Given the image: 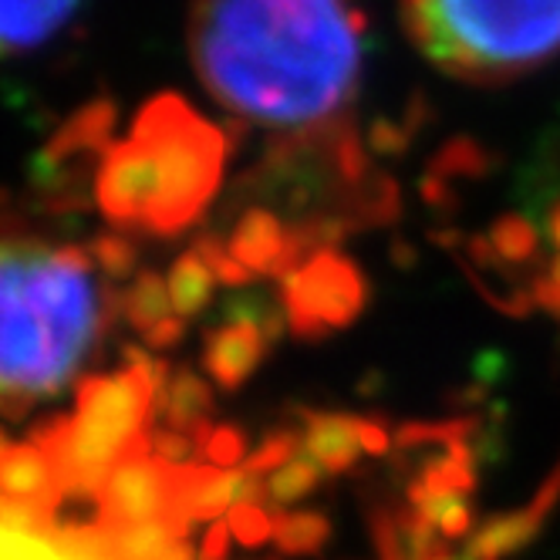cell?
I'll return each mask as SVG.
<instances>
[{
	"instance_id": "cell-3",
	"label": "cell",
	"mask_w": 560,
	"mask_h": 560,
	"mask_svg": "<svg viewBox=\"0 0 560 560\" xmlns=\"http://www.w3.org/2000/svg\"><path fill=\"white\" fill-rule=\"evenodd\" d=\"M223 139L183 98H152L126 142H115L95 176L102 213L115 226L176 233L207 207L220 183Z\"/></svg>"
},
{
	"instance_id": "cell-27",
	"label": "cell",
	"mask_w": 560,
	"mask_h": 560,
	"mask_svg": "<svg viewBox=\"0 0 560 560\" xmlns=\"http://www.w3.org/2000/svg\"><path fill=\"white\" fill-rule=\"evenodd\" d=\"M163 560H192V547H189L186 540H179V544H176Z\"/></svg>"
},
{
	"instance_id": "cell-9",
	"label": "cell",
	"mask_w": 560,
	"mask_h": 560,
	"mask_svg": "<svg viewBox=\"0 0 560 560\" xmlns=\"http://www.w3.org/2000/svg\"><path fill=\"white\" fill-rule=\"evenodd\" d=\"M82 0H0V55L48 45L74 18Z\"/></svg>"
},
{
	"instance_id": "cell-26",
	"label": "cell",
	"mask_w": 560,
	"mask_h": 560,
	"mask_svg": "<svg viewBox=\"0 0 560 560\" xmlns=\"http://www.w3.org/2000/svg\"><path fill=\"white\" fill-rule=\"evenodd\" d=\"M230 537V524H213L203 537V547H199V560H226Z\"/></svg>"
},
{
	"instance_id": "cell-22",
	"label": "cell",
	"mask_w": 560,
	"mask_h": 560,
	"mask_svg": "<svg viewBox=\"0 0 560 560\" xmlns=\"http://www.w3.org/2000/svg\"><path fill=\"white\" fill-rule=\"evenodd\" d=\"M291 456H294V435H288V432L270 435L267 443L247 459V472L260 476V472H267V469H277L280 463H288Z\"/></svg>"
},
{
	"instance_id": "cell-2",
	"label": "cell",
	"mask_w": 560,
	"mask_h": 560,
	"mask_svg": "<svg viewBox=\"0 0 560 560\" xmlns=\"http://www.w3.org/2000/svg\"><path fill=\"white\" fill-rule=\"evenodd\" d=\"M92 267L82 247L0 240V416L61 392L102 338L108 304Z\"/></svg>"
},
{
	"instance_id": "cell-24",
	"label": "cell",
	"mask_w": 560,
	"mask_h": 560,
	"mask_svg": "<svg viewBox=\"0 0 560 560\" xmlns=\"http://www.w3.org/2000/svg\"><path fill=\"white\" fill-rule=\"evenodd\" d=\"M435 527H439V534H443L446 540H459V537H466V534H469V527H472V510H469L466 497H456L443 513H439Z\"/></svg>"
},
{
	"instance_id": "cell-6",
	"label": "cell",
	"mask_w": 560,
	"mask_h": 560,
	"mask_svg": "<svg viewBox=\"0 0 560 560\" xmlns=\"http://www.w3.org/2000/svg\"><path fill=\"white\" fill-rule=\"evenodd\" d=\"M173 479L176 466L152 459L149 453H129L105 476L95 493L98 527L122 530L173 516Z\"/></svg>"
},
{
	"instance_id": "cell-11",
	"label": "cell",
	"mask_w": 560,
	"mask_h": 560,
	"mask_svg": "<svg viewBox=\"0 0 560 560\" xmlns=\"http://www.w3.org/2000/svg\"><path fill=\"white\" fill-rule=\"evenodd\" d=\"M115 126V108L108 102H92L85 108H78L68 122L58 129V136L48 142L42 152V170L51 173V183L61 176V170L78 155H92V152H108V136Z\"/></svg>"
},
{
	"instance_id": "cell-5",
	"label": "cell",
	"mask_w": 560,
	"mask_h": 560,
	"mask_svg": "<svg viewBox=\"0 0 560 560\" xmlns=\"http://www.w3.org/2000/svg\"><path fill=\"white\" fill-rule=\"evenodd\" d=\"M163 365L129 354L118 375H85L78 382L74 416H51L31 429V443L45 450L68 497H95L105 476L129 453H149L145 432Z\"/></svg>"
},
{
	"instance_id": "cell-7",
	"label": "cell",
	"mask_w": 560,
	"mask_h": 560,
	"mask_svg": "<svg viewBox=\"0 0 560 560\" xmlns=\"http://www.w3.org/2000/svg\"><path fill=\"white\" fill-rule=\"evenodd\" d=\"M557 503H560V463H557V469L547 476V483L537 490V497L524 510L487 520V524L472 534L466 553L472 560H503V557H510L516 550L530 547L540 537L547 516L553 513Z\"/></svg>"
},
{
	"instance_id": "cell-28",
	"label": "cell",
	"mask_w": 560,
	"mask_h": 560,
	"mask_svg": "<svg viewBox=\"0 0 560 560\" xmlns=\"http://www.w3.org/2000/svg\"><path fill=\"white\" fill-rule=\"evenodd\" d=\"M8 450H11V443H8V435H4V432H0V456H4Z\"/></svg>"
},
{
	"instance_id": "cell-4",
	"label": "cell",
	"mask_w": 560,
	"mask_h": 560,
	"mask_svg": "<svg viewBox=\"0 0 560 560\" xmlns=\"http://www.w3.org/2000/svg\"><path fill=\"white\" fill-rule=\"evenodd\" d=\"M416 48L463 82H506L560 55V0H402Z\"/></svg>"
},
{
	"instance_id": "cell-18",
	"label": "cell",
	"mask_w": 560,
	"mask_h": 560,
	"mask_svg": "<svg viewBox=\"0 0 560 560\" xmlns=\"http://www.w3.org/2000/svg\"><path fill=\"white\" fill-rule=\"evenodd\" d=\"M317 483H322V472H317V466L311 459H291L284 469H277L270 476V487L267 490H270L273 503L288 506V503H298L307 493H314Z\"/></svg>"
},
{
	"instance_id": "cell-25",
	"label": "cell",
	"mask_w": 560,
	"mask_h": 560,
	"mask_svg": "<svg viewBox=\"0 0 560 560\" xmlns=\"http://www.w3.org/2000/svg\"><path fill=\"white\" fill-rule=\"evenodd\" d=\"M152 450H155V459H163L170 466H183V459L192 453V443L186 435H179L176 429H163L152 435Z\"/></svg>"
},
{
	"instance_id": "cell-15",
	"label": "cell",
	"mask_w": 560,
	"mask_h": 560,
	"mask_svg": "<svg viewBox=\"0 0 560 560\" xmlns=\"http://www.w3.org/2000/svg\"><path fill=\"white\" fill-rule=\"evenodd\" d=\"M254 358H257V345H254V338L247 331H226L210 345L207 365H210V372L217 375L220 385L233 388V385H240L250 375Z\"/></svg>"
},
{
	"instance_id": "cell-12",
	"label": "cell",
	"mask_w": 560,
	"mask_h": 560,
	"mask_svg": "<svg viewBox=\"0 0 560 560\" xmlns=\"http://www.w3.org/2000/svg\"><path fill=\"white\" fill-rule=\"evenodd\" d=\"M358 443H362V422L345 416H311L307 450L328 472H345L358 459Z\"/></svg>"
},
{
	"instance_id": "cell-14",
	"label": "cell",
	"mask_w": 560,
	"mask_h": 560,
	"mask_svg": "<svg viewBox=\"0 0 560 560\" xmlns=\"http://www.w3.org/2000/svg\"><path fill=\"white\" fill-rule=\"evenodd\" d=\"M273 540H277L280 550L291 553V557L317 553L331 540V520L325 513H317V510L277 513V520H273Z\"/></svg>"
},
{
	"instance_id": "cell-23",
	"label": "cell",
	"mask_w": 560,
	"mask_h": 560,
	"mask_svg": "<svg viewBox=\"0 0 560 560\" xmlns=\"http://www.w3.org/2000/svg\"><path fill=\"white\" fill-rule=\"evenodd\" d=\"M247 453V443H244V435H240L236 429H217L210 435V443H207V456L220 466V469H230L236 466L240 459H244Z\"/></svg>"
},
{
	"instance_id": "cell-19",
	"label": "cell",
	"mask_w": 560,
	"mask_h": 560,
	"mask_svg": "<svg viewBox=\"0 0 560 560\" xmlns=\"http://www.w3.org/2000/svg\"><path fill=\"white\" fill-rule=\"evenodd\" d=\"M170 294H173V304L183 311V314H192L199 304L207 301L210 294V280H207V270L196 257H183L173 270V280H170Z\"/></svg>"
},
{
	"instance_id": "cell-10",
	"label": "cell",
	"mask_w": 560,
	"mask_h": 560,
	"mask_svg": "<svg viewBox=\"0 0 560 560\" xmlns=\"http://www.w3.org/2000/svg\"><path fill=\"white\" fill-rule=\"evenodd\" d=\"M240 493V472L207 469V466H176L173 479V520L179 524H199L213 520L223 510H233Z\"/></svg>"
},
{
	"instance_id": "cell-21",
	"label": "cell",
	"mask_w": 560,
	"mask_h": 560,
	"mask_svg": "<svg viewBox=\"0 0 560 560\" xmlns=\"http://www.w3.org/2000/svg\"><path fill=\"white\" fill-rule=\"evenodd\" d=\"M92 257L112 277H126L136 267V250H132L129 240H122V236H98L95 247H92Z\"/></svg>"
},
{
	"instance_id": "cell-1",
	"label": "cell",
	"mask_w": 560,
	"mask_h": 560,
	"mask_svg": "<svg viewBox=\"0 0 560 560\" xmlns=\"http://www.w3.org/2000/svg\"><path fill=\"white\" fill-rule=\"evenodd\" d=\"M189 51L230 112L267 129H322L354 98L362 14L354 0H196Z\"/></svg>"
},
{
	"instance_id": "cell-16",
	"label": "cell",
	"mask_w": 560,
	"mask_h": 560,
	"mask_svg": "<svg viewBox=\"0 0 560 560\" xmlns=\"http://www.w3.org/2000/svg\"><path fill=\"white\" fill-rule=\"evenodd\" d=\"M170 301H173V294H170V288L163 284V280H159L155 273H142L136 284L126 291L122 311H126V317L136 328H142L149 335L155 325L170 322Z\"/></svg>"
},
{
	"instance_id": "cell-29",
	"label": "cell",
	"mask_w": 560,
	"mask_h": 560,
	"mask_svg": "<svg viewBox=\"0 0 560 560\" xmlns=\"http://www.w3.org/2000/svg\"><path fill=\"white\" fill-rule=\"evenodd\" d=\"M439 560H472V557H469V553H463V557H456V553H443Z\"/></svg>"
},
{
	"instance_id": "cell-13",
	"label": "cell",
	"mask_w": 560,
	"mask_h": 560,
	"mask_svg": "<svg viewBox=\"0 0 560 560\" xmlns=\"http://www.w3.org/2000/svg\"><path fill=\"white\" fill-rule=\"evenodd\" d=\"M108 530V527H105ZM189 527L179 520H152V524L139 527H122V530H108L112 550L118 560H163L179 540H186Z\"/></svg>"
},
{
	"instance_id": "cell-17",
	"label": "cell",
	"mask_w": 560,
	"mask_h": 560,
	"mask_svg": "<svg viewBox=\"0 0 560 560\" xmlns=\"http://www.w3.org/2000/svg\"><path fill=\"white\" fill-rule=\"evenodd\" d=\"M163 412L173 429H196L203 425V416L210 412V392L196 375L183 372L166 385L163 395Z\"/></svg>"
},
{
	"instance_id": "cell-8",
	"label": "cell",
	"mask_w": 560,
	"mask_h": 560,
	"mask_svg": "<svg viewBox=\"0 0 560 560\" xmlns=\"http://www.w3.org/2000/svg\"><path fill=\"white\" fill-rule=\"evenodd\" d=\"M0 497L55 513L68 493L61 487V476L51 456L45 450H37L34 443H24V446H11L0 456Z\"/></svg>"
},
{
	"instance_id": "cell-20",
	"label": "cell",
	"mask_w": 560,
	"mask_h": 560,
	"mask_svg": "<svg viewBox=\"0 0 560 560\" xmlns=\"http://www.w3.org/2000/svg\"><path fill=\"white\" fill-rule=\"evenodd\" d=\"M230 534L244 547H260L273 537V520L260 503H233L230 510Z\"/></svg>"
}]
</instances>
